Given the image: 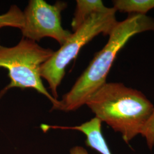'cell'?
Instances as JSON below:
<instances>
[{
	"mask_svg": "<svg viewBox=\"0 0 154 154\" xmlns=\"http://www.w3.org/2000/svg\"><path fill=\"white\" fill-rule=\"evenodd\" d=\"M54 51L39 46L36 42L23 38L16 46H0V67L8 70L11 83L1 93L0 97L13 88H33L45 96L57 110L59 100L55 99L44 86L41 76V66Z\"/></svg>",
	"mask_w": 154,
	"mask_h": 154,
	"instance_id": "cell-3",
	"label": "cell"
},
{
	"mask_svg": "<svg viewBox=\"0 0 154 154\" xmlns=\"http://www.w3.org/2000/svg\"><path fill=\"white\" fill-rule=\"evenodd\" d=\"M77 5L72 22V29L75 32L94 14L108 11L100 0H77Z\"/></svg>",
	"mask_w": 154,
	"mask_h": 154,
	"instance_id": "cell-6",
	"label": "cell"
},
{
	"mask_svg": "<svg viewBox=\"0 0 154 154\" xmlns=\"http://www.w3.org/2000/svg\"><path fill=\"white\" fill-rule=\"evenodd\" d=\"M66 2L57 1L50 5L44 0H31L23 11L16 6L4 14V27L18 28L24 38L39 41L45 37L54 39L62 46L72 33L62 28L61 13Z\"/></svg>",
	"mask_w": 154,
	"mask_h": 154,
	"instance_id": "cell-5",
	"label": "cell"
},
{
	"mask_svg": "<svg viewBox=\"0 0 154 154\" xmlns=\"http://www.w3.org/2000/svg\"><path fill=\"white\" fill-rule=\"evenodd\" d=\"M116 11L112 7L104 12L94 14L72 33L60 49L54 51L41 67V76L48 83L52 96L57 99L58 88L65 76V69L70 62L77 57L83 47L102 34L109 35L115 26Z\"/></svg>",
	"mask_w": 154,
	"mask_h": 154,
	"instance_id": "cell-4",
	"label": "cell"
},
{
	"mask_svg": "<svg viewBox=\"0 0 154 154\" xmlns=\"http://www.w3.org/2000/svg\"><path fill=\"white\" fill-rule=\"evenodd\" d=\"M70 154H88V151L81 146H75L70 151Z\"/></svg>",
	"mask_w": 154,
	"mask_h": 154,
	"instance_id": "cell-9",
	"label": "cell"
},
{
	"mask_svg": "<svg viewBox=\"0 0 154 154\" xmlns=\"http://www.w3.org/2000/svg\"><path fill=\"white\" fill-rule=\"evenodd\" d=\"M147 31L154 32V19L147 15L132 14L125 20L118 21L109 35L107 44L95 55L70 90L59 100L57 110L69 112L86 105L89 98L106 83L116 55L128 40Z\"/></svg>",
	"mask_w": 154,
	"mask_h": 154,
	"instance_id": "cell-1",
	"label": "cell"
},
{
	"mask_svg": "<svg viewBox=\"0 0 154 154\" xmlns=\"http://www.w3.org/2000/svg\"><path fill=\"white\" fill-rule=\"evenodd\" d=\"M112 4L116 11L130 14L146 15L149 11L154 8V0H114Z\"/></svg>",
	"mask_w": 154,
	"mask_h": 154,
	"instance_id": "cell-7",
	"label": "cell"
},
{
	"mask_svg": "<svg viewBox=\"0 0 154 154\" xmlns=\"http://www.w3.org/2000/svg\"><path fill=\"white\" fill-rule=\"evenodd\" d=\"M146 138L149 149H152L154 146V109L146 122L140 134Z\"/></svg>",
	"mask_w": 154,
	"mask_h": 154,
	"instance_id": "cell-8",
	"label": "cell"
},
{
	"mask_svg": "<svg viewBox=\"0 0 154 154\" xmlns=\"http://www.w3.org/2000/svg\"><path fill=\"white\" fill-rule=\"evenodd\" d=\"M86 105L96 118L120 132L127 143L141 134L154 109L141 91L122 83H106Z\"/></svg>",
	"mask_w": 154,
	"mask_h": 154,
	"instance_id": "cell-2",
	"label": "cell"
}]
</instances>
